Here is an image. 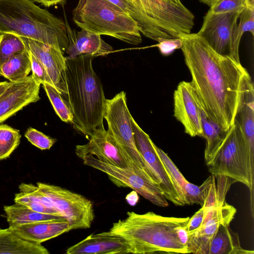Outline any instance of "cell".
Wrapping results in <instances>:
<instances>
[{"instance_id":"obj_33","label":"cell","mask_w":254,"mask_h":254,"mask_svg":"<svg viewBox=\"0 0 254 254\" xmlns=\"http://www.w3.org/2000/svg\"><path fill=\"white\" fill-rule=\"evenodd\" d=\"M247 6L246 0H215L209 10L215 13H241Z\"/></svg>"},{"instance_id":"obj_21","label":"cell","mask_w":254,"mask_h":254,"mask_svg":"<svg viewBox=\"0 0 254 254\" xmlns=\"http://www.w3.org/2000/svg\"><path fill=\"white\" fill-rule=\"evenodd\" d=\"M48 254L41 244L26 241L19 237L10 228L0 229V254Z\"/></svg>"},{"instance_id":"obj_11","label":"cell","mask_w":254,"mask_h":254,"mask_svg":"<svg viewBox=\"0 0 254 254\" xmlns=\"http://www.w3.org/2000/svg\"><path fill=\"white\" fill-rule=\"evenodd\" d=\"M136 148L141 155L152 180L158 186L167 200L177 206L185 205L169 178L150 137L131 117Z\"/></svg>"},{"instance_id":"obj_8","label":"cell","mask_w":254,"mask_h":254,"mask_svg":"<svg viewBox=\"0 0 254 254\" xmlns=\"http://www.w3.org/2000/svg\"><path fill=\"white\" fill-rule=\"evenodd\" d=\"M80 159L84 165L106 174L118 187L129 188L157 206L168 205L160 189L146 174L129 167H120L102 162L91 154Z\"/></svg>"},{"instance_id":"obj_23","label":"cell","mask_w":254,"mask_h":254,"mask_svg":"<svg viewBox=\"0 0 254 254\" xmlns=\"http://www.w3.org/2000/svg\"><path fill=\"white\" fill-rule=\"evenodd\" d=\"M201 118L203 137L206 139L204 160L207 164L213 159L222 146L225 139L227 132L222 131L209 118L201 105Z\"/></svg>"},{"instance_id":"obj_18","label":"cell","mask_w":254,"mask_h":254,"mask_svg":"<svg viewBox=\"0 0 254 254\" xmlns=\"http://www.w3.org/2000/svg\"><path fill=\"white\" fill-rule=\"evenodd\" d=\"M8 227L23 240L41 244L71 230L66 220L40 221Z\"/></svg>"},{"instance_id":"obj_35","label":"cell","mask_w":254,"mask_h":254,"mask_svg":"<svg viewBox=\"0 0 254 254\" xmlns=\"http://www.w3.org/2000/svg\"><path fill=\"white\" fill-rule=\"evenodd\" d=\"M30 56L31 71L32 72V75L33 78L41 84L47 83L54 86L51 79L42 64L31 53Z\"/></svg>"},{"instance_id":"obj_13","label":"cell","mask_w":254,"mask_h":254,"mask_svg":"<svg viewBox=\"0 0 254 254\" xmlns=\"http://www.w3.org/2000/svg\"><path fill=\"white\" fill-rule=\"evenodd\" d=\"M41 84L32 74L20 81L10 82L0 94V124L29 104L39 100Z\"/></svg>"},{"instance_id":"obj_2","label":"cell","mask_w":254,"mask_h":254,"mask_svg":"<svg viewBox=\"0 0 254 254\" xmlns=\"http://www.w3.org/2000/svg\"><path fill=\"white\" fill-rule=\"evenodd\" d=\"M65 58V102L73 114V127L88 139L94 131L104 127L107 99L93 68L94 57L81 55Z\"/></svg>"},{"instance_id":"obj_28","label":"cell","mask_w":254,"mask_h":254,"mask_svg":"<svg viewBox=\"0 0 254 254\" xmlns=\"http://www.w3.org/2000/svg\"><path fill=\"white\" fill-rule=\"evenodd\" d=\"M120 8L137 24L139 32L151 39L152 36L148 22L140 7L132 0H108Z\"/></svg>"},{"instance_id":"obj_40","label":"cell","mask_w":254,"mask_h":254,"mask_svg":"<svg viewBox=\"0 0 254 254\" xmlns=\"http://www.w3.org/2000/svg\"><path fill=\"white\" fill-rule=\"evenodd\" d=\"M200 2L207 5L209 7L212 4L215 0H198Z\"/></svg>"},{"instance_id":"obj_3","label":"cell","mask_w":254,"mask_h":254,"mask_svg":"<svg viewBox=\"0 0 254 254\" xmlns=\"http://www.w3.org/2000/svg\"><path fill=\"white\" fill-rule=\"evenodd\" d=\"M127 217L113 224L109 232L123 238L129 245V254L156 253L188 254L177 234L190 217H165L149 211L138 214L128 211Z\"/></svg>"},{"instance_id":"obj_14","label":"cell","mask_w":254,"mask_h":254,"mask_svg":"<svg viewBox=\"0 0 254 254\" xmlns=\"http://www.w3.org/2000/svg\"><path fill=\"white\" fill-rule=\"evenodd\" d=\"M21 38L29 51L44 65L54 87L65 99L67 91L65 72L66 58L64 54L53 46L29 38Z\"/></svg>"},{"instance_id":"obj_17","label":"cell","mask_w":254,"mask_h":254,"mask_svg":"<svg viewBox=\"0 0 254 254\" xmlns=\"http://www.w3.org/2000/svg\"><path fill=\"white\" fill-rule=\"evenodd\" d=\"M64 15L69 40V46L65 52L66 58H74L81 55H88L93 57L105 56L113 51V48L102 39L101 35L84 29L78 31L72 29L64 11Z\"/></svg>"},{"instance_id":"obj_30","label":"cell","mask_w":254,"mask_h":254,"mask_svg":"<svg viewBox=\"0 0 254 254\" xmlns=\"http://www.w3.org/2000/svg\"><path fill=\"white\" fill-rule=\"evenodd\" d=\"M21 137L19 130L7 125H0V160L9 157L19 145Z\"/></svg>"},{"instance_id":"obj_29","label":"cell","mask_w":254,"mask_h":254,"mask_svg":"<svg viewBox=\"0 0 254 254\" xmlns=\"http://www.w3.org/2000/svg\"><path fill=\"white\" fill-rule=\"evenodd\" d=\"M155 148L172 184L185 203L183 191L185 185L188 181L166 153L156 145Z\"/></svg>"},{"instance_id":"obj_15","label":"cell","mask_w":254,"mask_h":254,"mask_svg":"<svg viewBox=\"0 0 254 254\" xmlns=\"http://www.w3.org/2000/svg\"><path fill=\"white\" fill-rule=\"evenodd\" d=\"M88 139L86 144L75 147V153L79 158L91 154L102 162L120 167H127L121 152L104 127L94 131Z\"/></svg>"},{"instance_id":"obj_32","label":"cell","mask_w":254,"mask_h":254,"mask_svg":"<svg viewBox=\"0 0 254 254\" xmlns=\"http://www.w3.org/2000/svg\"><path fill=\"white\" fill-rule=\"evenodd\" d=\"M239 18L240 22L235 32V42L238 47L244 33L250 32L254 36V7L247 6L240 14Z\"/></svg>"},{"instance_id":"obj_39","label":"cell","mask_w":254,"mask_h":254,"mask_svg":"<svg viewBox=\"0 0 254 254\" xmlns=\"http://www.w3.org/2000/svg\"><path fill=\"white\" fill-rule=\"evenodd\" d=\"M10 84V82L0 81V94Z\"/></svg>"},{"instance_id":"obj_4","label":"cell","mask_w":254,"mask_h":254,"mask_svg":"<svg viewBox=\"0 0 254 254\" xmlns=\"http://www.w3.org/2000/svg\"><path fill=\"white\" fill-rule=\"evenodd\" d=\"M10 33L59 49L69 46L64 21L30 0H0V34Z\"/></svg>"},{"instance_id":"obj_20","label":"cell","mask_w":254,"mask_h":254,"mask_svg":"<svg viewBox=\"0 0 254 254\" xmlns=\"http://www.w3.org/2000/svg\"><path fill=\"white\" fill-rule=\"evenodd\" d=\"M229 226L219 225L210 242L208 254H253V251L245 250L241 246L239 235Z\"/></svg>"},{"instance_id":"obj_34","label":"cell","mask_w":254,"mask_h":254,"mask_svg":"<svg viewBox=\"0 0 254 254\" xmlns=\"http://www.w3.org/2000/svg\"><path fill=\"white\" fill-rule=\"evenodd\" d=\"M25 136L33 145L41 150L50 149L57 140L32 127L28 128Z\"/></svg>"},{"instance_id":"obj_41","label":"cell","mask_w":254,"mask_h":254,"mask_svg":"<svg viewBox=\"0 0 254 254\" xmlns=\"http://www.w3.org/2000/svg\"><path fill=\"white\" fill-rule=\"evenodd\" d=\"M247 6L254 7V0H246Z\"/></svg>"},{"instance_id":"obj_27","label":"cell","mask_w":254,"mask_h":254,"mask_svg":"<svg viewBox=\"0 0 254 254\" xmlns=\"http://www.w3.org/2000/svg\"><path fill=\"white\" fill-rule=\"evenodd\" d=\"M27 49L21 37L10 33L0 34V67L9 59Z\"/></svg>"},{"instance_id":"obj_38","label":"cell","mask_w":254,"mask_h":254,"mask_svg":"<svg viewBox=\"0 0 254 254\" xmlns=\"http://www.w3.org/2000/svg\"><path fill=\"white\" fill-rule=\"evenodd\" d=\"M136 194L137 192H135V194L133 195L130 193L127 196L128 198L127 197V199L130 204L133 205L136 203V202H137L138 197Z\"/></svg>"},{"instance_id":"obj_10","label":"cell","mask_w":254,"mask_h":254,"mask_svg":"<svg viewBox=\"0 0 254 254\" xmlns=\"http://www.w3.org/2000/svg\"><path fill=\"white\" fill-rule=\"evenodd\" d=\"M241 13H215L208 10L196 34L219 54L240 63L239 47L235 42L237 20Z\"/></svg>"},{"instance_id":"obj_22","label":"cell","mask_w":254,"mask_h":254,"mask_svg":"<svg viewBox=\"0 0 254 254\" xmlns=\"http://www.w3.org/2000/svg\"><path fill=\"white\" fill-rule=\"evenodd\" d=\"M3 210L9 226L40 221L66 220L62 216L36 212L16 203L4 206Z\"/></svg>"},{"instance_id":"obj_25","label":"cell","mask_w":254,"mask_h":254,"mask_svg":"<svg viewBox=\"0 0 254 254\" xmlns=\"http://www.w3.org/2000/svg\"><path fill=\"white\" fill-rule=\"evenodd\" d=\"M31 71L30 53L26 49L6 61L0 67V75L15 82L25 79Z\"/></svg>"},{"instance_id":"obj_24","label":"cell","mask_w":254,"mask_h":254,"mask_svg":"<svg viewBox=\"0 0 254 254\" xmlns=\"http://www.w3.org/2000/svg\"><path fill=\"white\" fill-rule=\"evenodd\" d=\"M254 100H248L241 108L236 120L241 127L248 149L250 168L254 174Z\"/></svg>"},{"instance_id":"obj_26","label":"cell","mask_w":254,"mask_h":254,"mask_svg":"<svg viewBox=\"0 0 254 254\" xmlns=\"http://www.w3.org/2000/svg\"><path fill=\"white\" fill-rule=\"evenodd\" d=\"M215 180V177L211 175L200 186L194 185L188 181L185 185L183 191L185 204H196L203 206Z\"/></svg>"},{"instance_id":"obj_12","label":"cell","mask_w":254,"mask_h":254,"mask_svg":"<svg viewBox=\"0 0 254 254\" xmlns=\"http://www.w3.org/2000/svg\"><path fill=\"white\" fill-rule=\"evenodd\" d=\"M174 115L191 137H203L201 104L191 82H180L174 93Z\"/></svg>"},{"instance_id":"obj_5","label":"cell","mask_w":254,"mask_h":254,"mask_svg":"<svg viewBox=\"0 0 254 254\" xmlns=\"http://www.w3.org/2000/svg\"><path fill=\"white\" fill-rule=\"evenodd\" d=\"M217 183L220 204H223L230 186L235 182L246 185L251 192L253 203L254 174L250 165L248 149L239 122H235L227 132L225 139L213 159L206 164Z\"/></svg>"},{"instance_id":"obj_6","label":"cell","mask_w":254,"mask_h":254,"mask_svg":"<svg viewBox=\"0 0 254 254\" xmlns=\"http://www.w3.org/2000/svg\"><path fill=\"white\" fill-rule=\"evenodd\" d=\"M72 18L77 26L91 33L111 36L133 45L142 41L135 21L108 0H78Z\"/></svg>"},{"instance_id":"obj_42","label":"cell","mask_w":254,"mask_h":254,"mask_svg":"<svg viewBox=\"0 0 254 254\" xmlns=\"http://www.w3.org/2000/svg\"><path fill=\"white\" fill-rule=\"evenodd\" d=\"M173 0V1H174L175 2H178V3L181 2L180 0Z\"/></svg>"},{"instance_id":"obj_9","label":"cell","mask_w":254,"mask_h":254,"mask_svg":"<svg viewBox=\"0 0 254 254\" xmlns=\"http://www.w3.org/2000/svg\"><path fill=\"white\" fill-rule=\"evenodd\" d=\"M36 185L67 221L71 230L91 227L95 215L90 199L58 186L41 182Z\"/></svg>"},{"instance_id":"obj_31","label":"cell","mask_w":254,"mask_h":254,"mask_svg":"<svg viewBox=\"0 0 254 254\" xmlns=\"http://www.w3.org/2000/svg\"><path fill=\"white\" fill-rule=\"evenodd\" d=\"M42 85L57 115L62 121L72 124L73 114L59 92L49 83H45Z\"/></svg>"},{"instance_id":"obj_36","label":"cell","mask_w":254,"mask_h":254,"mask_svg":"<svg viewBox=\"0 0 254 254\" xmlns=\"http://www.w3.org/2000/svg\"><path fill=\"white\" fill-rule=\"evenodd\" d=\"M156 45L160 53L165 56L172 54L175 50L181 49L183 42L181 38L160 39Z\"/></svg>"},{"instance_id":"obj_19","label":"cell","mask_w":254,"mask_h":254,"mask_svg":"<svg viewBox=\"0 0 254 254\" xmlns=\"http://www.w3.org/2000/svg\"><path fill=\"white\" fill-rule=\"evenodd\" d=\"M19 192L15 195V203L36 212L62 216L37 185L22 183L19 186Z\"/></svg>"},{"instance_id":"obj_16","label":"cell","mask_w":254,"mask_h":254,"mask_svg":"<svg viewBox=\"0 0 254 254\" xmlns=\"http://www.w3.org/2000/svg\"><path fill=\"white\" fill-rule=\"evenodd\" d=\"M67 254H129L128 244L122 238L108 232L92 234L68 248Z\"/></svg>"},{"instance_id":"obj_1","label":"cell","mask_w":254,"mask_h":254,"mask_svg":"<svg viewBox=\"0 0 254 254\" xmlns=\"http://www.w3.org/2000/svg\"><path fill=\"white\" fill-rule=\"evenodd\" d=\"M180 38L201 105L209 118L227 132L244 104L254 97L251 76L241 63L219 54L196 33Z\"/></svg>"},{"instance_id":"obj_7","label":"cell","mask_w":254,"mask_h":254,"mask_svg":"<svg viewBox=\"0 0 254 254\" xmlns=\"http://www.w3.org/2000/svg\"><path fill=\"white\" fill-rule=\"evenodd\" d=\"M131 116L124 91L107 100L104 118L108 124V133L121 152L127 167L149 176L145 162L135 143Z\"/></svg>"},{"instance_id":"obj_37","label":"cell","mask_w":254,"mask_h":254,"mask_svg":"<svg viewBox=\"0 0 254 254\" xmlns=\"http://www.w3.org/2000/svg\"><path fill=\"white\" fill-rule=\"evenodd\" d=\"M205 207L202 206L192 216L190 217L186 225L188 234H190L197 230L201 226L204 215Z\"/></svg>"}]
</instances>
